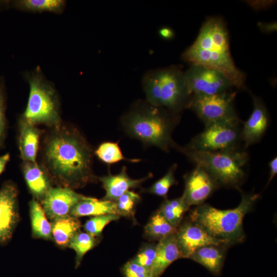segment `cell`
Segmentation results:
<instances>
[{
  "mask_svg": "<svg viewBox=\"0 0 277 277\" xmlns=\"http://www.w3.org/2000/svg\"><path fill=\"white\" fill-rule=\"evenodd\" d=\"M180 117V114L153 106L146 100H138L123 115L121 123L129 136L146 145L169 152L177 145L172 134Z\"/></svg>",
  "mask_w": 277,
  "mask_h": 277,
  "instance_id": "obj_3",
  "label": "cell"
},
{
  "mask_svg": "<svg viewBox=\"0 0 277 277\" xmlns=\"http://www.w3.org/2000/svg\"><path fill=\"white\" fill-rule=\"evenodd\" d=\"M140 200L141 197L138 193L128 190L114 202L121 216L134 219V209Z\"/></svg>",
  "mask_w": 277,
  "mask_h": 277,
  "instance_id": "obj_30",
  "label": "cell"
},
{
  "mask_svg": "<svg viewBox=\"0 0 277 277\" xmlns=\"http://www.w3.org/2000/svg\"><path fill=\"white\" fill-rule=\"evenodd\" d=\"M175 233L159 241L156 255L150 271L152 277H160L174 261L181 259Z\"/></svg>",
  "mask_w": 277,
  "mask_h": 277,
  "instance_id": "obj_17",
  "label": "cell"
},
{
  "mask_svg": "<svg viewBox=\"0 0 277 277\" xmlns=\"http://www.w3.org/2000/svg\"><path fill=\"white\" fill-rule=\"evenodd\" d=\"M122 272L125 277H152L150 270L133 260L127 262L123 266Z\"/></svg>",
  "mask_w": 277,
  "mask_h": 277,
  "instance_id": "obj_33",
  "label": "cell"
},
{
  "mask_svg": "<svg viewBox=\"0 0 277 277\" xmlns=\"http://www.w3.org/2000/svg\"><path fill=\"white\" fill-rule=\"evenodd\" d=\"M269 168V174L268 181L267 183L268 185L270 182L272 181L273 177L276 175L277 173V157L274 156L270 160L268 163Z\"/></svg>",
  "mask_w": 277,
  "mask_h": 277,
  "instance_id": "obj_35",
  "label": "cell"
},
{
  "mask_svg": "<svg viewBox=\"0 0 277 277\" xmlns=\"http://www.w3.org/2000/svg\"><path fill=\"white\" fill-rule=\"evenodd\" d=\"M39 136V130L35 126L20 120L18 146L21 156L25 162L36 163Z\"/></svg>",
  "mask_w": 277,
  "mask_h": 277,
  "instance_id": "obj_20",
  "label": "cell"
},
{
  "mask_svg": "<svg viewBox=\"0 0 277 277\" xmlns=\"http://www.w3.org/2000/svg\"><path fill=\"white\" fill-rule=\"evenodd\" d=\"M29 85L28 103L21 120L30 125H60V102L53 86L43 76L40 69L27 75Z\"/></svg>",
  "mask_w": 277,
  "mask_h": 277,
  "instance_id": "obj_7",
  "label": "cell"
},
{
  "mask_svg": "<svg viewBox=\"0 0 277 277\" xmlns=\"http://www.w3.org/2000/svg\"><path fill=\"white\" fill-rule=\"evenodd\" d=\"M17 195L16 186L10 182L0 189V244L9 241L18 221Z\"/></svg>",
  "mask_w": 277,
  "mask_h": 277,
  "instance_id": "obj_13",
  "label": "cell"
},
{
  "mask_svg": "<svg viewBox=\"0 0 277 277\" xmlns=\"http://www.w3.org/2000/svg\"><path fill=\"white\" fill-rule=\"evenodd\" d=\"M142 85L147 102L175 114L188 108L192 96L184 71L177 66L147 71Z\"/></svg>",
  "mask_w": 277,
  "mask_h": 277,
  "instance_id": "obj_5",
  "label": "cell"
},
{
  "mask_svg": "<svg viewBox=\"0 0 277 277\" xmlns=\"http://www.w3.org/2000/svg\"><path fill=\"white\" fill-rule=\"evenodd\" d=\"M175 236L182 258L189 259L197 249L206 245L225 244L190 219L179 225Z\"/></svg>",
  "mask_w": 277,
  "mask_h": 277,
  "instance_id": "obj_12",
  "label": "cell"
},
{
  "mask_svg": "<svg viewBox=\"0 0 277 277\" xmlns=\"http://www.w3.org/2000/svg\"><path fill=\"white\" fill-rule=\"evenodd\" d=\"M53 221L51 224L52 238L59 246H68L72 237L80 231V220L68 215Z\"/></svg>",
  "mask_w": 277,
  "mask_h": 277,
  "instance_id": "obj_22",
  "label": "cell"
},
{
  "mask_svg": "<svg viewBox=\"0 0 277 277\" xmlns=\"http://www.w3.org/2000/svg\"><path fill=\"white\" fill-rule=\"evenodd\" d=\"M189 207L181 196L174 199L164 200L158 211L169 222L177 227Z\"/></svg>",
  "mask_w": 277,
  "mask_h": 277,
  "instance_id": "obj_26",
  "label": "cell"
},
{
  "mask_svg": "<svg viewBox=\"0 0 277 277\" xmlns=\"http://www.w3.org/2000/svg\"><path fill=\"white\" fill-rule=\"evenodd\" d=\"M186 78L192 96L210 95L230 91L231 81L218 70L205 66L191 65L185 71Z\"/></svg>",
  "mask_w": 277,
  "mask_h": 277,
  "instance_id": "obj_10",
  "label": "cell"
},
{
  "mask_svg": "<svg viewBox=\"0 0 277 277\" xmlns=\"http://www.w3.org/2000/svg\"><path fill=\"white\" fill-rule=\"evenodd\" d=\"M160 36L165 39H171L174 36L173 31L168 27H163L159 31Z\"/></svg>",
  "mask_w": 277,
  "mask_h": 277,
  "instance_id": "obj_36",
  "label": "cell"
},
{
  "mask_svg": "<svg viewBox=\"0 0 277 277\" xmlns=\"http://www.w3.org/2000/svg\"><path fill=\"white\" fill-rule=\"evenodd\" d=\"M48 136L44 147L48 174L65 187L77 188L95 179L92 151L78 131L60 125Z\"/></svg>",
  "mask_w": 277,
  "mask_h": 277,
  "instance_id": "obj_1",
  "label": "cell"
},
{
  "mask_svg": "<svg viewBox=\"0 0 277 277\" xmlns=\"http://www.w3.org/2000/svg\"><path fill=\"white\" fill-rule=\"evenodd\" d=\"M96 244L95 236L81 231H78L71 239L68 247L73 249L76 253L75 267L80 265L84 255Z\"/></svg>",
  "mask_w": 277,
  "mask_h": 277,
  "instance_id": "obj_28",
  "label": "cell"
},
{
  "mask_svg": "<svg viewBox=\"0 0 277 277\" xmlns=\"http://www.w3.org/2000/svg\"><path fill=\"white\" fill-rule=\"evenodd\" d=\"M95 154L103 163L112 164L123 160L132 162H139L138 159H128L123 154L117 143L105 142L101 144L95 150Z\"/></svg>",
  "mask_w": 277,
  "mask_h": 277,
  "instance_id": "obj_27",
  "label": "cell"
},
{
  "mask_svg": "<svg viewBox=\"0 0 277 277\" xmlns=\"http://www.w3.org/2000/svg\"><path fill=\"white\" fill-rule=\"evenodd\" d=\"M241 123L238 116H235L208 124L183 148L201 151L239 148L242 142Z\"/></svg>",
  "mask_w": 277,
  "mask_h": 277,
  "instance_id": "obj_8",
  "label": "cell"
},
{
  "mask_svg": "<svg viewBox=\"0 0 277 277\" xmlns=\"http://www.w3.org/2000/svg\"><path fill=\"white\" fill-rule=\"evenodd\" d=\"M177 167L176 164H173L166 173L155 182L147 191L159 196L166 197L170 188L177 183L174 175Z\"/></svg>",
  "mask_w": 277,
  "mask_h": 277,
  "instance_id": "obj_29",
  "label": "cell"
},
{
  "mask_svg": "<svg viewBox=\"0 0 277 277\" xmlns=\"http://www.w3.org/2000/svg\"><path fill=\"white\" fill-rule=\"evenodd\" d=\"M177 150L195 166L207 171L220 186L239 189L244 180L249 154L240 148L217 151L187 150L177 145Z\"/></svg>",
  "mask_w": 277,
  "mask_h": 277,
  "instance_id": "obj_6",
  "label": "cell"
},
{
  "mask_svg": "<svg viewBox=\"0 0 277 277\" xmlns=\"http://www.w3.org/2000/svg\"><path fill=\"white\" fill-rule=\"evenodd\" d=\"M32 235L34 238L51 240L52 226L47 219L43 207L35 199L29 204Z\"/></svg>",
  "mask_w": 277,
  "mask_h": 277,
  "instance_id": "obj_23",
  "label": "cell"
},
{
  "mask_svg": "<svg viewBox=\"0 0 277 277\" xmlns=\"http://www.w3.org/2000/svg\"><path fill=\"white\" fill-rule=\"evenodd\" d=\"M5 98L3 90L0 85V144L4 137L5 130Z\"/></svg>",
  "mask_w": 277,
  "mask_h": 277,
  "instance_id": "obj_34",
  "label": "cell"
},
{
  "mask_svg": "<svg viewBox=\"0 0 277 277\" xmlns=\"http://www.w3.org/2000/svg\"><path fill=\"white\" fill-rule=\"evenodd\" d=\"M14 6L26 11L59 14L64 11L66 2L63 0H21L15 2Z\"/></svg>",
  "mask_w": 277,
  "mask_h": 277,
  "instance_id": "obj_25",
  "label": "cell"
},
{
  "mask_svg": "<svg viewBox=\"0 0 277 277\" xmlns=\"http://www.w3.org/2000/svg\"><path fill=\"white\" fill-rule=\"evenodd\" d=\"M235 91L203 96H192L188 108L206 126L211 123L238 116L234 105Z\"/></svg>",
  "mask_w": 277,
  "mask_h": 277,
  "instance_id": "obj_9",
  "label": "cell"
},
{
  "mask_svg": "<svg viewBox=\"0 0 277 277\" xmlns=\"http://www.w3.org/2000/svg\"><path fill=\"white\" fill-rule=\"evenodd\" d=\"M156 246L153 244L144 245L133 260L150 270L155 258Z\"/></svg>",
  "mask_w": 277,
  "mask_h": 277,
  "instance_id": "obj_32",
  "label": "cell"
},
{
  "mask_svg": "<svg viewBox=\"0 0 277 277\" xmlns=\"http://www.w3.org/2000/svg\"><path fill=\"white\" fill-rule=\"evenodd\" d=\"M252 98V111L242 126L241 139L245 149L258 142L263 137L269 124L268 113L263 101L254 95Z\"/></svg>",
  "mask_w": 277,
  "mask_h": 277,
  "instance_id": "obj_15",
  "label": "cell"
},
{
  "mask_svg": "<svg viewBox=\"0 0 277 277\" xmlns=\"http://www.w3.org/2000/svg\"><path fill=\"white\" fill-rule=\"evenodd\" d=\"M120 217V215L114 214L95 216L86 222L84 228L86 232L94 236H97L101 234L107 224L117 220Z\"/></svg>",
  "mask_w": 277,
  "mask_h": 277,
  "instance_id": "obj_31",
  "label": "cell"
},
{
  "mask_svg": "<svg viewBox=\"0 0 277 277\" xmlns=\"http://www.w3.org/2000/svg\"><path fill=\"white\" fill-rule=\"evenodd\" d=\"M152 175L150 173L144 177L133 179L129 176L125 166L118 174L113 175L109 172L108 175L99 177L106 192L104 199L114 202L130 189L140 187Z\"/></svg>",
  "mask_w": 277,
  "mask_h": 277,
  "instance_id": "obj_16",
  "label": "cell"
},
{
  "mask_svg": "<svg viewBox=\"0 0 277 277\" xmlns=\"http://www.w3.org/2000/svg\"><path fill=\"white\" fill-rule=\"evenodd\" d=\"M182 58L191 65L210 68L224 74L233 87L243 89L245 76L235 65L230 54L229 36L222 18H207L193 43L183 53Z\"/></svg>",
  "mask_w": 277,
  "mask_h": 277,
  "instance_id": "obj_2",
  "label": "cell"
},
{
  "mask_svg": "<svg viewBox=\"0 0 277 277\" xmlns=\"http://www.w3.org/2000/svg\"><path fill=\"white\" fill-rule=\"evenodd\" d=\"M109 214L121 216L115 202L104 199L99 200L89 197L74 205L69 215L77 218L85 216H95Z\"/></svg>",
  "mask_w": 277,
  "mask_h": 277,
  "instance_id": "obj_21",
  "label": "cell"
},
{
  "mask_svg": "<svg viewBox=\"0 0 277 277\" xmlns=\"http://www.w3.org/2000/svg\"><path fill=\"white\" fill-rule=\"evenodd\" d=\"M10 160V154L9 153L0 156V175L4 170L5 167Z\"/></svg>",
  "mask_w": 277,
  "mask_h": 277,
  "instance_id": "obj_38",
  "label": "cell"
},
{
  "mask_svg": "<svg viewBox=\"0 0 277 277\" xmlns=\"http://www.w3.org/2000/svg\"><path fill=\"white\" fill-rule=\"evenodd\" d=\"M229 246L208 245L197 249L189 259L199 263L214 275H219L224 265Z\"/></svg>",
  "mask_w": 277,
  "mask_h": 277,
  "instance_id": "obj_18",
  "label": "cell"
},
{
  "mask_svg": "<svg viewBox=\"0 0 277 277\" xmlns=\"http://www.w3.org/2000/svg\"><path fill=\"white\" fill-rule=\"evenodd\" d=\"M241 193V202L234 208L221 210L203 204L190 212L189 219L212 236L229 246L242 243L246 237L243 219L252 210L260 194Z\"/></svg>",
  "mask_w": 277,
  "mask_h": 277,
  "instance_id": "obj_4",
  "label": "cell"
},
{
  "mask_svg": "<svg viewBox=\"0 0 277 277\" xmlns=\"http://www.w3.org/2000/svg\"><path fill=\"white\" fill-rule=\"evenodd\" d=\"M259 26L260 29L266 32H271L274 31L276 29V23H259Z\"/></svg>",
  "mask_w": 277,
  "mask_h": 277,
  "instance_id": "obj_37",
  "label": "cell"
},
{
  "mask_svg": "<svg viewBox=\"0 0 277 277\" xmlns=\"http://www.w3.org/2000/svg\"><path fill=\"white\" fill-rule=\"evenodd\" d=\"M185 189L182 196L190 207L199 206L219 187L216 180L204 168L195 166L184 175Z\"/></svg>",
  "mask_w": 277,
  "mask_h": 277,
  "instance_id": "obj_11",
  "label": "cell"
},
{
  "mask_svg": "<svg viewBox=\"0 0 277 277\" xmlns=\"http://www.w3.org/2000/svg\"><path fill=\"white\" fill-rule=\"evenodd\" d=\"M88 196L79 194L68 187H51L42 200L47 217L53 221L69 215L71 209Z\"/></svg>",
  "mask_w": 277,
  "mask_h": 277,
  "instance_id": "obj_14",
  "label": "cell"
},
{
  "mask_svg": "<svg viewBox=\"0 0 277 277\" xmlns=\"http://www.w3.org/2000/svg\"><path fill=\"white\" fill-rule=\"evenodd\" d=\"M177 227L172 225L157 210L144 228V234L149 240L160 241L175 234Z\"/></svg>",
  "mask_w": 277,
  "mask_h": 277,
  "instance_id": "obj_24",
  "label": "cell"
},
{
  "mask_svg": "<svg viewBox=\"0 0 277 277\" xmlns=\"http://www.w3.org/2000/svg\"><path fill=\"white\" fill-rule=\"evenodd\" d=\"M23 174L32 194L36 199L42 200L51 188L47 172L36 163L25 162Z\"/></svg>",
  "mask_w": 277,
  "mask_h": 277,
  "instance_id": "obj_19",
  "label": "cell"
}]
</instances>
